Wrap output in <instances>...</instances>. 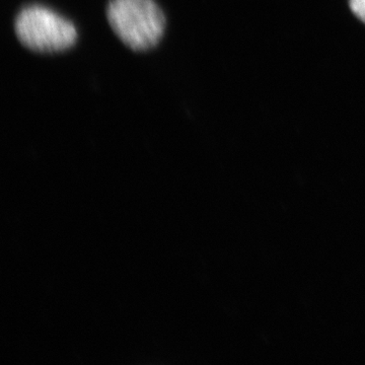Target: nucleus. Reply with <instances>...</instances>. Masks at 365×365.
Returning <instances> with one entry per match:
<instances>
[{
  "label": "nucleus",
  "mask_w": 365,
  "mask_h": 365,
  "mask_svg": "<svg viewBox=\"0 0 365 365\" xmlns=\"http://www.w3.org/2000/svg\"><path fill=\"white\" fill-rule=\"evenodd\" d=\"M106 14L113 32L133 51L153 49L162 40L165 16L155 0H110Z\"/></svg>",
  "instance_id": "f257e3e1"
},
{
  "label": "nucleus",
  "mask_w": 365,
  "mask_h": 365,
  "mask_svg": "<svg viewBox=\"0 0 365 365\" xmlns=\"http://www.w3.org/2000/svg\"><path fill=\"white\" fill-rule=\"evenodd\" d=\"M14 32L26 49L44 54L66 51L78 40V31L71 21L41 4H31L19 11Z\"/></svg>",
  "instance_id": "f03ea898"
},
{
  "label": "nucleus",
  "mask_w": 365,
  "mask_h": 365,
  "mask_svg": "<svg viewBox=\"0 0 365 365\" xmlns=\"http://www.w3.org/2000/svg\"><path fill=\"white\" fill-rule=\"evenodd\" d=\"M353 14L365 23V0H349Z\"/></svg>",
  "instance_id": "7ed1b4c3"
}]
</instances>
